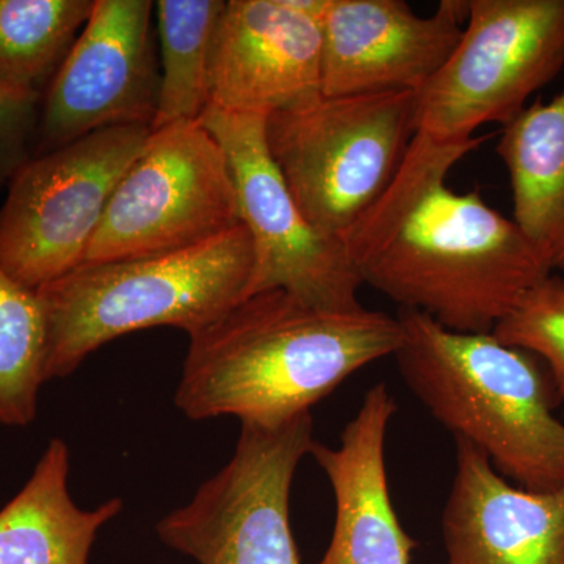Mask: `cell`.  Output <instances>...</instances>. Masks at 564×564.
Instances as JSON below:
<instances>
[{"label": "cell", "instance_id": "obj_1", "mask_svg": "<svg viewBox=\"0 0 564 564\" xmlns=\"http://www.w3.org/2000/svg\"><path fill=\"white\" fill-rule=\"evenodd\" d=\"M484 140L440 143L415 133L395 180L344 240L362 284L456 333H492L552 273L480 192L445 184Z\"/></svg>", "mask_w": 564, "mask_h": 564}, {"label": "cell", "instance_id": "obj_2", "mask_svg": "<svg viewBox=\"0 0 564 564\" xmlns=\"http://www.w3.org/2000/svg\"><path fill=\"white\" fill-rule=\"evenodd\" d=\"M402 339L399 318L380 311H322L284 291L256 293L192 337L174 403L192 421L234 415L278 429L393 356Z\"/></svg>", "mask_w": 564, "mask_h": 564}, {"label": "cell", "instance_id": "obj_3", "mask_svg": "<svg viewBox=\"0 0 564 564\" xmlns=\"http://www.w3.org/2000/svg\"><path fill=\"white\" fill-rule=\"evenodd\" d=\"M395 356L408 388L441 425L488 456L516 486L564 485V423L551 375L536 356L492 333H456L430 315L400 310Z\"/></svg>", "mask_w": 564, "mask_h": 564}, {"label": "cell", "instance_id": "obj_4", "mask_svg": "<svg viewBox=\"0 0 564 564\" xmlns=\"http://www.w3.org/2000/svg\"><path fill=\"white\" fill-rule=\"evenodd\" d=\"M250 234L240 223L217 239L169 254L84 263L39 289L47 328V380L76 372L118 337L173 326L195 337L247 299Z\"/></svg>", "mask_w": 564, "mask_h": 564}, {"label": "cell", "instance_id": "obj_5", "mask_svg": "<svg viewBox=\"0 0 564 564\" xmlns=\"http://www.w3.org/2000/svg\"><path fill=\"white\" fill-rule=\"evenodd\" d=\"M417 132L410 91L318 96L270 115L267 147L307 221L345 240L395 180Z\"/></svg>", "mask_w": 564, "mask_h": 564}, {"label": "cell", "instance_id": "obj_6", "mask_svg": "<svg viewBox=\"0 0 564 564\" xmlns=\"http://www.w3.org/2000/svg\"><path fill=\"white\" fill-rule=\"evenodd\" d=\"M564 66V0H467L462 40L417 93V132L466 143L507 126Z\"/></svg>", "mask_w": 564, "mask_h": 564}, {"label": "cell", "instance_id": "obj_7", "mask_svg": "<svg viewBox=\"0 0 564 564\" xmlns=\"http://www.w3.org/2000/svg\"><path fill=\"white\" fill-rule=\"evenodd\" d=\"M240 223L220 143L202 121L174 122L151 131L115 188L84 263L188 250Z\"/></svg>", "mask_w": 564, "mask_h": 564}, {"label": "cell", "instance_id": "obj_8", "mask_svg": "<svg viewBox=\"0 0 564 564\" xmlns=\"http://www.w3.org/2000/svg\"><path fill=\"white\" fill-rule=\"evenodd\" d=\"M151 129H102L35 155L10 181L0 207V263L39 291L84 263L111 195Z\"/></svg>", "mask_w": 564, "mask_h": 564}, {"label": "cell", "instance_id": "obj_9", "mask_svg": "<svg viewBox=\"0 0 564 564\" xmlns=\"http://www.w3.org/2000/svg\"><path fill=\"white\" fill-rule=\"evenodd\" d=\"M313 444L311 413L278 429L242 425L232 458L158 522L159 540L198 564H302L291 491Z\"/></svg>", "mask_w": 564, "mask_h": 564}, {"label": "cell", "instance_id": "obj_10", "mask_svg": "<svg viewBox=\"0 0 564 564\" xmlns=\"http://www.w3.org/2000/svg\"><path fill=\"white\" fill-rule=\"evenodd\" d=\"M199 121L228 159L240 221L250 234L254 261L247 299L284 291L322 311L361 307V278L344 240L307 221L270 155L267 117L207 107Z\"/></svg>", "mask_w": 564, "mask_h": 564}, {"label": "cell", "instance_id": "obj_11", "mask_svg": "<svg viewBox=\"0 0 564 564\" xmlns=\"http://www.w3.org/2000/svg\"><path fill=\"white\" fill-rule=\"evenodd\" d=\"M152 11L150 0H95L43 95L35 155L102 129L152 128L161 90Z\"/></svg>", "mask_w": 564, "mask_h": 564}, {"label": "cell", "instance_id": "obj_12", "mask_svg": "<svg viewBox=\"0 0 564 564\" xmlns=\"http://www.w3.org/2000/svg\"><path fill=\"white\" fill-rule=\"evenodd\" d=\"M326 0H226L209 68L212 109L270 117L322 96Z\"/></svg>", "mask_w": 564, "mask_h": 564}, {"label": "cell", "instance_id": "obj_13", "mask_svg": "<svg viewBox=\"0 0 564 564\" xmlns=\"http://www.w3.org/2000/svg\"><path fill=\"white\" fill-rule=\"evenodd\" d=\"M467 0H443L430 17L403 0H326L322 95L419 91L462 40Z\"/></svg>", "mask_w": 564, "mask_h": 564}, {"label": "cell", "instance_id": "obj_14", "mask_svg": "<svg viewBox=\"0 0 564 564\" xmlns=\"http://www.w3.org/2000/svg\"><path fill=\"white\" fill-rule=\"evenodd\" d=\"M456 441V474L443 513L447 564H564V485L534 492Z\"/></svg>", "mask_w": 564, "mask_h": 564}, {"label": "cell", "instance_id": "obj_15", "mask_svg": "<svg viewBox=\"0 0 564 564\" xmlns=\"http://www.w3.org/2000/svg\"><path fill=\"white\" fill-rule=\"evenodd\" d=\"M395 413L388 386L375 384L345 426L339 447L314 441L310 455L336 503L332 541L317 564H411L417 541L397 518L386 473V436Z\"/></svg>", "mask_w": 564, "mask_h": 564}, {"label": "cell", "instance_id": "obj_16", "mask_svg": "<svg viewBox=\"0 0 564 564\" xmlns=\"http://www.w3.org/2000/svg\"><path fill=\"white\" fill-rule=\"evenodd\" d=\"M69 447L54 437L20 492L0 510V564H88L99 530L122 500L84 510L70 499Z\"/></svg>", "mask_w": 564, "mask_h": 564}, {"label": "cell", "instance_id": "obj_17", "mask_svg": "<svg viewBox=\"0 0 564 564\" xmlns=\"http://www.w3.org/2000/svg\"><path fill=\"white\" fill-rule=\"evenodd\" d=\"M503 128L497 152L510 174L513 221L552 272H564V90Z\"/></svg>", "mask_w": 564, "mask_h": 564}, {"label": "cell", "instance_id": "obj_18", "mask_svg": "<svg viewBox=\"0 0 564 564\" xmlns=\"http://www.w3.org/2000/svg\"><path fill=\"white\" fill-rule=\"evenodd\" d=\"M223 0H159L161 90L151 131L199 121L209 106V68Z\"/></svg>", "mask_w": 564, "mask_h": 564}, {"label": "cell", "instance_id": "obj_19", "mask_svg": "<svg viewBox=\"0 0 564 564\" xmlns=\"http://www.w3.org/2000/svg\"><path fill=\"white\" fill-rule=\"evenodd\" d=\"M95 0H0V79L44 95Z\"/></svg>", "mask_w": 564, "mask_h": 564}, {"label": "cell", "instance_id": "obj_20", "mask_svg": "<svg viewBox=\"0 0 564 564\" xmlns=\"http://www.w3.org/2000/svg\"><path fill=\"white\" fill-rule=\"evenodd\" d=\"M47 380V328L39 291L0 263V425L28 426Z\"/></svg>", "mask_w": 564, "mask_h": 564}, {"label": "cell", "instance_id": "obj_21", "mask_svg": "<svg viewBox=\"0 0 564 564\" xmlns=\"http://www.w3.org/2000/svg\"><path fill=\"white\" fill-rule=\"evenodd\" d=\"M500 343L543 359L564 402V276L549 274L492 329Z\"/></svg>", "mask_w": 564, "mask_h": 564}, {"label": "cell", "instance_id": "obj_22", "mask_svg": "<svg viewBox=\"0 0 564 564\" xmlns=\"http://www.w3.org/2000/svg\"><path fill=\"white\" fill-rule=\"evenodd\" d=\"M43 95L0 79V187L13 180L36 150Z\"/></svg>", "mask_w": 564, "mask_h": 564}]
</instances>
